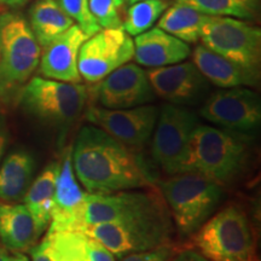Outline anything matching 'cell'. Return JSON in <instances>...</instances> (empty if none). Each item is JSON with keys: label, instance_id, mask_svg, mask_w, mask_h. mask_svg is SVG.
Instances as JSON below:
<instances>
[{"label": "cell", "instance_id": "obj_1", "mask_svg": "<svg viewBox=\"0 0 261 261\" xmlns=\"http://www.w3.org/2000/svg\"><path fill=\"white\" fill-rule=\"evenodd\" d=\"M85 224V233L120 259L172 244L171 214L154 190L87 192Z\"/></svg>", "mask_w": 261, "mask_h": 261}, {"label": "cell", "instance_id": "obj_2", "mask_svg": "<svg viewBox=\"0 0 261 261\" xmlns=\"http://www.w3.org/2000/svg\"><path fill=\"white\" fill-rule=\"evenodd\" d=\"M71 163L87 192L155 188L154 177L129 146L96 126L80 129L71 150Z\"/></svg>", "mask_w": 261, "mask_h": 261}, {"label": "cell", "instance_id": "obj_3", "mask_svg": "<svg viewBox=\"0 0 261 261\" xmlns=\"http://www.w3.org/2000/svg\"><path fill=\"white\" fill-rule=\"evenodd\" d=\"M41 47L29 23L21 15L0 16V104L17 99L37 70Z\"/></svg>", "mask_w": 261, "mask_h": 261}, {"label": "cell", "instance_id": "obj_4", "mask_svg": "<svg viewBox=\"0 0 261 261\" xmlns=\"http://www.w3.org/2000/svg\"><path fill=\"white\" fill-rule=\"evenodd\" d=\"M246 160L247 145L237 133L198 123L182 173H197L221 187L236 179Z\"/></svg>", "mask_w": 261, "mask_h": 261}, {"label": "cell", "instance_id": "obj_5", "mask_svg": "<svg viewBox=\"0 0 261 261\" xmlns=\"http://www.w3.org/2000/svg\"><path fill=\"white\" fill-rule=\"evenodd\" d=\"M160 190L177 230L189 237L210 219L223 195L219 184L194 172L171 175L160 181Z\"/></svg>", "mask_w": 261, "mask_h": 261}, {"label": "cell", "instance_id": "obj_6", "mask_svg": "<svg viewBox=\"0 0 261 261\" xmlns=\"http://www.w3.org/2000/svg\"><path fill=\"white\" fill-rule=\"evenodd\" d=\"M192 246L208 261H259L247 214L228 205L192 234Z\"/></svg>", "mask_w": 261, "mask_h": 261}, {"label": "cell", "instance_id": "obj_7", "mask_svg": "<svg viewBox=\"0 0 261 261\" xmlns=\"http://www.w3.org/2000/svg\"><path fill=\"white\" fill-rule=\"evenodd\" d=\"M89 97V89L81 84L35 76L28 80L17 99L29 115L64 132L83 115Z\"/></svg>", "mask_w": 261, "mask_h": 261}, {"label": "cell", "instance_id": "obj_8", "mask_svg": "<svg viewBox=\"0 0 261 261\" xmlns=\"http://www.w3.org/2000/svg\"><path fill=\"white\" fill-rule=\"evenodd\" d=\"M198 115L187 107L166 103L159 109L151 142V158L167 175L184 172Z\"/></svg>", "mask_w": 261, "mask_h": 261}, {"label": "cell", "instance_id": "obj_9", "mask_svg": "<svg viewBox=\"0 0 261 261\" xmlns=\"http://www.w3.org/2000/svg\"><path fill=\"white\" fill-rule=\"evenodd\" d=\"M200 39L203 46L215 54L260 74V28L237 18L208 16Z\"/></svg>", "mask_w": 261, "mask_h": 261}, {"label": "cell", "instance_id": "obj_10", "mask_svg": "<svg viewBox=\"0 0 261 261\" xmlns=\"http://www.w3.org/2000/svg\"><path fill=\"white\" fill-rule=\"evenodd\" d=\"M200 116L228 132H255L261 123L260 97L246 86L217 91L205 98Z\"/></svg>", "mask_w": 261, "mask_h": 261}, {"label": "cell", "instance_id": "obj_11", "mask_svg": "<svg viewBox=\"0 0 261 261\" xmlns=\"http://www.w3.org/2000/svg\"><path fill=\"white\" fill-rule=\"evenodd\" d=\"M133 55L135 42L125 29H102L81 45L77 69L81 79L89 84H96L128 63Z\"/></svg>", "mask_w": 261, "mask_h": 261}, {"label": "cell", "instance_id": "obj_12", "mask_svg": "<svg viewBox=\"0 0 261 261\" xmlns=\"http://www.w3.org/2000/svg\"><path fill=\"white\" fill-rule=\"evenodd\" d=\"M84 115L89 122L103 129L129 148H139L149 142L159 116V108L144 104L127 109H107L90 106Z\"/></svg>", "mask_w": 261, "mask_h": 261}, {"label": "cell", "instance_id": "obj_13", "mask_svg": "<svg viewBox=\"0 0 261 261\" xmlns=\"http://www.w3.org/2000/svg\"><path fill=\"white\" fill-rule=\"evenodd\" d=\"M156 96L181 107L197 106L210 96L211 84L192 62L151 68L146 71Z\"/></svg>", "mask_w": 261, "mask_h": 261}, {"label": "cell", "instance_id": "obj_14", "mask_svg": "<svg viewBox=\"0 0 261 261\" xmlns=\"http://www.w3.org/2000/svg\"><path fill=\"white\" fill-rule=\"evenodd\" d=\"M93 97L107 109H127L154 102L156 94L146 71L138 64L126 63L96 83Z\"/></svg>", "mask_w": 261, "mask_h": 261}, {"label": "cell", "instance_id": "obj_15", "mask_svg": "<svg viewBox=\"0 0 261 261\" xmlns=\"http://www.w3.org/2000/svg\"><path fill=\"white\" fill-rule=\"evenodd\" d=\"M86 196L77 181L71 163V149H67L60 162V172L55 189L54 204L48 227L85 232Z\"/></svg>", "mask_w": 261, "mask_h": 261}, {"label": "cell", "instance_id": "obj_16", "mask_svg": "<svg viewBox=\"0 0 261 261\" xmlns=\"http://www.w3.org/2000/svg\"><path fill=\"white\" fill-rule=\"evenodd\" d=\"M86 39L89 37L74 23L44 47L39 62V71L42 76L63 83L81 84L83 79L77 69V56Z\"/></svg>", "mask_w": 261, "mask_h": 261}, {"label": "cell", "instance_id": "obj_17", "mask_svg": "<svg viewBox=\"0 0 261 261\" xmlns=\"http://www.w3.org/2000/svg\"><path fill=\"white\" fill-rule=\"evenodd\" d=\"M136 62L149 68H160L184 62L191 55L187 42L173 37L159 27L137 35L135 40Z\"/></svg>", "mask_w": 261, "mask_h": 261}, {"label": "cell", "instance_id": "obj_18", "mask_svg": "<svg viewBox=\"0 0 261 261\" xmlns=\"http://www.w3.org/2000/svg\"><path fill=\"white\" fill-rule=\"evenodd\" d=\"M192 63L210 84L220 89L240 86H256L260 74L246 69L220 55L215 54L203 45H197L192 52Z\"/></svg>", "mask_w": 261, "mask_h": 261}, {"label": "cell", "instance_id": "obj_19", "mask_svg": "<svg viewBox=\"0 0 261 261\" xmlns=\"http://www.w3.org/2000/svg\"><path fill=\"white\" fill-rule=\"evenodd\" d=\"M40 236L24 204L0 203V241L5 249L14 254L28 253Z\"/></svg>", "mask_w": 261, "mask_h": 261}, {"label": "cell", "instance_id": "obj_20", "mask_svg": "<svg viewBox=\"0 0 261 261\" xmlns=\"http://www.w3.org/2000/svg\"><path fill=\"white\" fill-rule=\"evenodd\" d=\"M35 171V159L28 150L16 149L0 163V201L14 203L24 197Z\"/></svg>", "mask_w": 261, "mask_h": 261}, {"label": "cell", "instance_id": "obj_21", "mask_svg": "<svg viewBox=\"0 0 261 261\" xmlns=\"http://www.w3.org/2000/svg\"><path fill=\"white\" fill-rule=\"evenodd\" d=\"M60 172V162H50L38 175L25 192L23 201L35 221L39 233L42 234L51 220L55 189Z\"/></svg>", "mask_w": 261, "mask_h": 261}, {"label": "cell", "instance_id": "obj_22", "mask_svg": "<svg viewBox=\"0 0 261 261\" xmlns=\"http://www.w3.org/2000/svg\"><path fill=\"white\" fill-rule=\"evenodd\" d=\"M73 24L74 21L65 14L57 0H37L29 10V27L42 48Z\"/></svg>", "mask_w": 261, "mask_h": 261}, {"label": "cell", "instance_id": "obj_23", "mask_svg": "<svg viewBox=\"0 0 261 261\" xmlns=\"http://www.w3.org/2000/svg\"><path fill=\"white\" fill-rule=\"evenodd\" d=\"M89 236L83 231L54 230L47 232L35 248L51 261H89L87 260Z\"/></svg>", "mask_w": 261, "mask_h": 261}, {"label": "cell", "instance_id": "obj_24", "mask_svg": "<svg viewBox=\"0 0 261 261\" xmlns=\"http://www.w3.org/2000/svg\"><path fill=\"white\" fill-rule=\"evenodd\" d=\"M208 15L196 11L188 5L174 3L161 15L158 27L187 44L200 40L201 29Z\"/></svg>", "mask_w": 261, "mask_h": 261}, {"label": "cell", "instance_id": "obj_25", "mask_svg": "<svg viewBox=\"0 0 261 261\" xmlns=\"http://www.w3.org/2000/svg\"><path fill=\"white\" fill-rule=\"evenodd\" d=\"M208 16H221L247 21L259 17L260 0H175Z\"/></svg>", "mask_w": 261, "mask_h": 261}, {"label": "cell", "instance_id": "obj_26", "mask_svg": "<svg viewBox=\"0 0 261 261\" xmlns=\"http://www.w3.org/2000/svg\"><path fill=\"white\" fill-rule=\"evenodd\" d=\"M168 6V0H140L132 3L122 19V28L130 37H137L149 31Z\"/></svg>", "mask_w": 261, "mask_h": 261}, {"label": "cell", "instance_id": "obj_27", "mask_svg": "<svg viewBox=\"0 0 261 261\" xmlns=\"http://www.w3.org/2000/svg\"><path fill=\"white\" fill-rule=\"evenodd\" d=\"M127 0H89L90 10L100 29L122 28L121 9Z\"/></svg>", "mask_w": 261, "mask_h": 261}, {"label": "cell", "instance_id": "obj_28", "mask_svg": "<svg viewBox=\"0 0 261 261\" xmlns=\"http://www.w3.org/2000/svg\"><path fill=\"white\" fill-rule=\"evenodd\" d=\"M57 2L65 14L76 22L75 24L79 25L87 37H92L100 31V27L90 10L89 0H57Z\"/></svg>", "mask_w": 261, "mask_h": 261}, {"label": "cell", "instance_id": "obj_29", "mask_svg": "<svg viewBox=\"0 0 261 261\" xmlns=\"http://www.w3.org/2000/svg\"><path fill=\"white\" fill-rule=\"evenodd\" d=\"M175 253L177 249L172 244H166L154 249L127 254L121 261H168Z\"/></svg>", "mask_w": 261, "mask_h": 261}, {"label": "cell", "instance_id": "obj_30", "mask_svg": "<svg viewBox=\"0 0 261 261\" xmlns=\"http://www.w3.org/2000/svg\"><path fill=\"white\" fill-rule=\"evenodd\" d=\"M87 260L89 261H115L114 254L103 244L89 237L87 241Z\"/></svg>", "mask_w": 261, "mask_h": 261}, {"label": "cell", "instance_id": "obj_31", "mask_svg": "<svg viewBox=\"0 0 261 261\" xmlns=\"http://www.w3.org/2000/svg\"><path fill=\"white\" fill-rule=\"evenodd\" d=\"M10 143V128L5 114L0 110V163L4 158Z\"/></svg>", "mask_w": 261, "mask_h": 261}, {"label": "cell", "instance_id": "obj_32", "mask_svg": "<svg viewBox=\"0 0 261 261\" xmlns=\"http://www.w3.org/2000/svg\"><path fill=\"white\" fill-rule=\"evenodd\" d=\"M168 261H208L205 257L202 255L201 253H198L196 249H184L179 250L173 255Z\"/></svg>", "mask_w": 261, "mask_h": 261}, {"label": "cell", "instance_id": "obj_33", "mask_svg": "<svg viewBox=\"0 0 261 261\" xmlns=\"http://www.w3.org/2000/svg\"><path fill=\"white\" fill-rule=\"evenodd\" d=\"M28 253H29V255H31L32 261H51V260H48L47 257L45 256L41 252H39L35 247H33Z\"/></svg>", "mask_w": 261, "mask_h": 261}, {"label": "cell", "instance_id": "obj_34", "mask_svg": "<svg viewBox=\"0 0 261 261\" xmlns=\"http://www.w3.org/2000/svg\"><path fill=\"white\" fill-rule=\"evenodd\" d=\"M28 2L29 0H0V3H2V4H4L12 9L21 8V6H23L25 3H28Z\"/></svg>", "mask_w": 261, "mask_h": 261}, {"label": "cell", "instance_id": "obj_35", "mask_svg": "<svg viewBox=\"0 0 261 261\" xmlns=\"http://www.w3.org/2000/svg\"><path fill=\"white\" fill-rule=\"evenodd\" d=\"M15 256L11 255L8 249L0 247V261H14Z\"/></svg>", "mask_w": 261, "mask_h": 261}, {"label": "cell", "instance_id": "obj_36", "mask_svg": "<svg viewBox=\"0 0 261 261\" xmlns=\"http://www.w3.org/2000/svg\"><path fill=\"white\" fill-rule=\"evenodd\" d=\"M14 261H29V260L24 254H16Z\"/></svg>", "mask_w": 261, "mask_h": 261}, {"label": "cell", "instance_id": "obj_37", "mask_svg": "<svg viewBox=\"0 0 261 261\" xmlns=\"http://www.w3.org/2000/svg\"><path fill=\"white\" fill-rule=\"evenodd\" d=\"M127 2H128V3H130V4H132V3H137V2H140V0H127Z\"/></svg>", "mask_w": 261, "mask_h": 261}]
</instances>
